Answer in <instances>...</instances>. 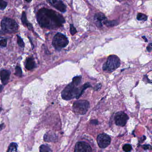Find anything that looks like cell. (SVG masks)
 <instances>
[{
	"label": "cell",
	"instance_id": "cell-1",
	"mask_svg": "<svg viewBox=\"0 0 152 152\" xmlns=\"http://www.w3.org/2000/svg\"><path fill=\"white\" fill-rule=\"evenodd\" d=\"M37 20L41 27L51 29L61 27L65 23L64 18L60 14L44 8L39 10Z\"/></svg>",
	"mask_w": 152,
	"mask_h": 152
},
{
	"label": "cell",
	"instance_id": "cell-2",
	"mask_svg": "<svg viewBox=\"0 0 152 152\" xmlns=\"http://www.w3.org/2000/svg\"><path fill=\"white\" fill-rule=\"evenodd\" d=\"M81 77L76 76L73 78L72 82L65 87L62 92V97L66 101L76 98H79L83 93V91L87 87H90L91 85L89 83H85L81 88L78 87L81 83Z\"/></svg>",
	"mask_w": 152,
	"mask_h": 152
},
{
	"label": "cell",
	"instance_id": "cell-3",
	"mask_svg": "<svg viewBox=\"0 0 152 152\" xmlns=\"http://www.w3.org/2000/svg\"><path fill=\"white\" fill-rule=\"evenodd\" d=\"M121 65L119 58L115 55H111L107 58V60L103 66V71L112 72L118 68Z\"/></svg>",
	"mask_w": 152,
	"mask_h": 152
},
{
	"label": "cell",
	"instance_id": "cell-4",
	"mask_svg": "<svg viewBox=\"0 0 152 152\" xmlns=\"http://www.w3.org/2000/svg\"><path fill=\"white\" fill-rule=\"evenodd\" d=\"M1 27L3 31L8 33H14L18 31V24L14 20L11 18H3L1 21Z\"/></svg>",
	"mask_w": 152,
	"mask_h": 152
},
{
	"label": "cell",
	"instance_id": "cell-5",
	"mask_svg": "<svg viewBox=\"0 0 152 152\" xmlns=\"http://www.w3.org/2000/svg\"><path fill=\"white\" fill-rule=\"evenodd\" d=\"M89 106V103L87 101L79 100L74 103L72 109L76 114L83 115L86 113Z\"/></svg>",
	"mask_w": 152,
	"mask_h": 152
},
{
	"label": "cell",
	"instance_id": "cell-6",
	"mask_svg": "<svg viewBox=\"0 0 152 152\" xmlns=\"http://www.w3.org/2000/svg\"><path fill=\"white\" fill-rule=\"evenodd\" d=\"M68 43L67 38L60 33H58L55 35L52 40V45L55 49L59 51L68 45Z\"/></svg>",
	"mask_w": 152,
	"mask_h": 152
},
{
	"label": "cell",
	"instance_id": "cell-7",
	"mask_svg": "<svg viewBox=\"0 0 152 152\" xmlns=\"http://www.w3.org/2000/svg\"><path fill=\"white\" fill-rule=\"evenodd\" d=\"M97 142L100 148H106L110 144V137L105 133L99 134L97 137Z\"/></svg>",
	"mask_w": 152,
	"mask_h": 152
},
{
	"label": "cell",
	"instance_id": "cell-8",
	"mask_svg": "<svg viewBox=\"0 0 152 152\" xmlns=\"http://www.w3.org/2000/svg\"><path fill=\"white\" fill-rule=\"evenodd\" d=\"M129 119V117L124 112H120L116 114L115 117V121L116 125L123 127L125 125Z\"/></svg>",
	"mask_w": 152,
	"mask_h": 152
},
{
	"label": "cell",
	"instance_id": "cell-9",
	"mask_svg": "<svg viewBox=\"0 0 152 152\" xmlns=\"http://www.w3.org/2000/svg\"><path fill=\"white\" fill-rule=\"evenodd\" d=\"M74 152H92V149L86 142L79 141L75 145Z\"/></svg>",
	"mask_w": 152,
	"mask_h": 152
},
{
	"label": "cell",
	"instance_id": "cell-10",
	"mask_svg": "<svg viewBox=\"0 0 152 152\" xmlns=\"http://www.w3.org/2000/svg\"><path fill=\"white\" fill-rule=\"evenodd\" d=\"M47 1L50 3V4L54 6L55 8L60 11L61 12L64 13L66 11V5L61 1L54 0V1Z\"/></svg>",
	"mask_w": 152,
	"mask_h": 152
},
{
	"label": "cell",
	"instance_id": "cell-11",
	"mask_svg": "<svg viewBox=\"0 0 152 152\" xmlns=\"http://www.w3.org/2000/svg\"><path fill=\"white\" fill-rule=\"evenodd\" d=\"M10 75V72L8 70H3L0 72V77L3 84L5 85L8 83Z\"/></svg>",
	"mask_w": 152,
	"mask_h": 152
},
{
	"label": "cell",
	"instance_id": "cell-12",
	"mask_svg": "<svg viewBox=\"0 0 152 152\" xmlns=\"http://www.w3.org/2000/svg\"><path fill=\"white\" fill-rule=\"evenodd\" d=\"M57 140L56 135L51 131L47 132L44 136V140L46 142H55Z\"/></svg>",
	"mask_w": 152,
	"mask_h": 152
},
{
	"label": "cell",
	"instance_id": "cell-13",
	"mask_svg": "<svg viewBox=\"0 0 152 152\" xmlns=\"http://www.w3.org/2000/svg\"><path fill=\"white\" fill-rule=\"evenodd\" d=\"M94 19L99 26H102V23L106 21V17L103 13H97L95 14Z\"/></svg>",
	"mask_w": 152,
	"mask_h": 152
},
{
	"label": "cell",
	"instance_id": "cell-14",
	"mask_svg": "<svg viewBox=\"0 0 152 152\" xmlns=\"http://www.w3.org/2000/svg\"><path fill=\"white\" fill-rule=\"evenodd\" d=\"M35 67V63L34 59L32 58H29L25 62V68L27 70H32Z\"/></svg>",
	"mask_w": 152,
	"mask_h": 152
},
{
	"label": "cell",
	"instance_id": "cell-15",
	"mask_svg": "<svg viewBox=\"0 0 152 152\" xmlns=\"http://www.w3.org/2000/svg\"><path fill=\"white\" fill-rule=\"evenodd\" d=\"M18 145L16 143L12 142L9 146L7 152H17Z\"/></svg>",
	"mask_w": 152,
	"mask_h": 152
},
{
	"label": "cell",
	"instance_id": "cell-16",
	"mask_svg": "<svg viewBox=\"0 0 152 152\" xmlns=\"http://www.w3.org/2000/svg\"><path fill=\"white\" fill-rule=\"evenodd\" d=\"M21 21H22V22H23V24L27 26L29 29H31L32 28L31 25L29 23H28L27 16H26V14H25L24 12H23V15H22V17H21Z\"/></svg>",
	"mask_w": 152,
	"mask_h": 152
},
{
	"label": "cell",
	"instance_id": "cell-17",
	"mask_svg": "<svg viewBox=\"0 0 152 152\" xmlns=\"http://www.w3.org/2000/svg\"><path fill=\"white\" fill-rule=\"evenodd\" d=\"M40 152H52L49 146L46 145H42L39 147Z\"/></svg>",
	"mask_w": 152,
	"mask_h": 152
},
{
	"label": "cell",
	"instance_id": "cell-18",
	"mask_svg": "<svg viewBox=\"0 0 152 152\" xmlns=\"http://www.w3.org/2000/svg\"><path fill=\"white\" fill-rule=\"evenodd\" d=\"M137 18L138 20L145 21L147 20L148 17L145 14L142 13H138L137 15Z\"/></svg>",
	"mask_w": 152,
	"mask_h": 152
},
{
	"label": "cell",
	"instance_id": "cell-19",
	"mask_svg": "<svg viewBox=\"0 0 152 152\" xmlns=\"http://www.w3.org/2000/svg\"><path fill=\"white\" fill-rule=\"evenodd\" d=\"M103 23L106 25H107L108 27H113L115 25H117L118 24L117 21H105L103 22Z\"/></svg>",
	"mask_w": 152,
	"mask_h": 152
},
{
	"label": "cell",
	"instance_id": "cell-20",
	"mask_svg": "<svg viewBox=\"0 0 152 152\" xmlns=\"http://www.w3.org/2000/svg\"><path fill=\"white\" fill-rule=\"evenodd\" d=\"M132 149V146L130 144H125L123 147V150L125 152H130Z\"/></svg>",
	"mask_w": 152,
	"mask_h": 152
},
{
	"label": "cell",
	"instance_id": "cell-21",
	"mask_svg": "<svg viewBox=\"0 0 152 152\" xmlns=\"http://www.w3.org/2000/svg\"><path fill=\"white\" fill-rule=\"evenodd\" d=\"M17 43L21 47L23 48L25 47V43L23 41L19 36L17 35Z\"/></svg>",
	"mask_w": 152,
	"mask_h": 152
},
{
	"label": "cell",
	"instance_id": "cell-22",
	"mask_svg": "<svg viewBox=\"0 0 152 152\" xmlns=\"http://www.w3.org/2000/svg\"><path fill=\"white\" fill-rule=\"evenodd\" d=\"M70 31L72 35H74L77 33L76 28L74 27L73 24H71L70 25Z\"/></svg>",
	"mask_w": 152,
	"mask_h": 152
},
{
	"label": "cell",
	"instance_id": "cell-23",
	"mask_svg": "<svg viewBox=\"0 0 152 152\" xmlns=\"http://www.w3.org/2000/svg\"><path fill=\"white\" fill-rule=\"evenodd\" d=\"M15 75L17 76H21L22 75V71H21V68L20 67L17 66L15 68Z\"/></svg>",
	"mask_w": 152,
	"mask_h": 152
},
{
	"label": "cell",
	"instance_id": "cell-24",
	"mask_svg": "<svg viewBox=\"0 0 152 152\" xmlns=\"http://www.w3.org/2000/svg\"><path fill=\"white\" fill-rule=\"evenodd\" d=\"M7 40L5 38H1L0 39V46L2 47H6L7 45Z\"/></svg>",
	"mask_w": 152,
	"mask_h": 152
},
{
	"label": "cell",
	"instance_id": "cell-25",
	"mask_svg": "<svg viewBox=\"0 0 152 152\" xmlns=\"http://www.w3.org/2000/svg\"><path fill=\"white\" fill-rule=\"evenodd\" d=\"M7 5V3L3 1H0V9L4 10Z\"/></svg>",
	"mask_w": 152,
	"mask_h": 152
},
{
	"label": "cell",
	"instance_id": "cell-26",
	"mask_svg": "<svg viewBox=\"0 0 152 152\" xmlns=\"http://www.w3.org/2000/svg\"><path fill=\"white\" fill-rule=\"evenodd\" d=\"M147 51L149 52H151L152 51V43H150L147 47Z\"/></svg>",
	"mask_w": 152,
	"mask_h": 152
},
{
	"label": "cell",
	"instance_id": "cell-27",
	"mask_svg": "<svg viewBox=\"0 0 152 152\" xmlns=\"http://www.w3.org/2000/svg\"><path fill=\"white\" fill-rule=\"evenodd\" d=\"M101 87V84H98L97 85H96L95 87V90L97 91Z\"/></svg>",
	"mask_w": 152,
	"mask_h": 152
},
{
	"label": "cell",
	"instance_id": "cell-28",
	"mask_svg": "<svg viewBox=\"0 0 152 152\" xmlns=\"http://www.w3.org/2000/svg\"><path fill=\"white\" fill-rule=\"evenodd\" d=\"M2 110V108L1 107H0V113L1 112V111Z\"/></svg>",
	"mask_w": 152,
	"mask_h": 152
},
{
	"label": "cell",
	"instance_id": "cell-29",
	"mask_svg": "<svg viewBox=\"0 0 152 152\" xmlns=\"http://www.w3.org/2000/svg\"><path fill=\"white\" fill-rule=\"evenodd\" d=\"M0 34H1V32H0Z\"/></svg>",
	"mask_w": 152,
	"mask_h": 152
}]
</instances>
